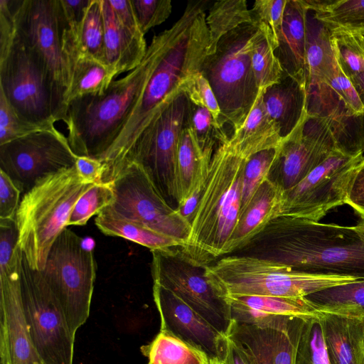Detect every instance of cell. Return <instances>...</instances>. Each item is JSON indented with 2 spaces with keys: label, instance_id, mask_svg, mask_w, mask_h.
<instances>
[{
  "label": "cell",
  "instance_id": "27",
  "mask_svg": "<svg viewBox=\"0 0 364 364\" xmlns=\"http://www.w3.org/2000/svg\"><path fill=\"white\" fill-rule=\"evenodd\" d=\"M306 61L309 87L327 82L334 75L337 60L331 31L308 10L306 16Z\"/></svg>",
  "mask_w": 364,
  "mask_h": 364
},
{
  "label": "cell",
  "instance_id": "15",
  "mask_svg": "<svg viewBox=\"0 0 364 364\" xmlns=\"http://www.w3.org/2000/svg\"><path fill=\"white\" fill-rule=\"evenodd\" d=\"M153 282L169 289L226 335L232 318L230 307L208 282L205 267L182 257L175 248L151 250Z\"/></svg>",
  "mask_w": 364,
  "mask_h": 364
},
{
  "label": "cell",
  "instance_id": "18",
  "mask_svg": "<svg viewBox=\"0 0 364 364\" xmlns=\"http://www.w3.org/2000/svg\"><path fill=\"white\" fill-rule=\"evenodd\" d=\"M306 318L282 316L259 325L232 320L227 335L240 346L251 364H296Z\"/></svg>",
  "mask_w": 364,
  "mask_h": 364
},
{
  "label": "cell",
  "instance_id": "35",
  "mask_svg": "<svg viewBox=\"0 0 364 364\" xmlns=\"http://www.w3.org/2000/svg\"><path fill=\"white\" fill-rule=\"evenodd\" d=\"M330 31L337 63L345 75L350 78L363 72L364 34L341 28Z\"/></svg>",
  "mask_w": 364,
  "mask_h": 364
},
{
  "label": "cell",
  "instance_id": "13",
  "mask_svg": "<svg viewBox=\"0 0 364 364\" xmlns=\"http://www.w3.org/2000/svg\"><path fill=\"white\" fill-rule=\"evenodd\" d=\"M363 153L335 150L293 188L284 192L281 215L316 222L331 209L346 204L350 183ZM280 215V216H281Z\"/></svg>",
  "mask_w": 364,
  "mask_h": 364
},
{
  "label": "cell",
  "instance_id": "23",
  "mask_svg": "<svg viewBox=\"0 0 364 364\" xmlns=\"http://www.w3.org/2000/svg\"><path fill=\"white\" fill-rule=\"evenodd\" d=\"M212 156L202 150L190 124L182 130L176 161V205L178 210L187 203L196 206L207 177Z\"/></svg>",
  "mask_w": 364,
  "mask_h": 364
},
{
  "label": "cell",
  "instance_id": "51",
  "mask_svg": "<svg viewBox=\"0 0 364 364\" xmlns=\"http://www.w3.org/2000/svg\"><path fill=\"white\" fill-rule=\"evenodd\" d=\"M109 2L122 24L134 33L143 34L131 0H109Z\"/></svg>",
  "mask_w": 364,
  "mask_h": 364
},
{
  "label": "cell",
  "instance_id": "9",
  "mask_svg": "<svg viewBox=\"0 0 364 364\" xmlns=\"http://www.w3.org/2000/svg\"><path fill=\"white\" fill-rule=\"evenodd\" d=\"M18 37L38 56L67 110L72 68L68 22L60 0H11Z\"/></svg>",
  "mask_w": 364,
  "mask_h": 364
},
{
  "label": "cell",
  "instance_id": "44",
  "mask_svg": "<svg viewBox=\"0 0 364 364\" xmlns=\"http://www.w3.org/2000/svg\"><path fill=\"white\" fill-rule=\"evenodd\" d=\"M141 33L164 22L172 10L170 0H131Z\"/></svg>",
  "mask_w": 364,
  "mask_h": 364
},
{
  "label": "cell",
  "instance_id": "17",
  "mask_svg": "<svg viewBox=\"0 0 364 364\" xmlns=\"http://www.w3.org/2000/svg\"><path fill=\"white\" fill-rule=\"evenodd\" d=\"M23 257L19 246L0 249L1 364H41L23 309L21 277Z\"/></svg>",
  "mask_w": 364,
  "mask_h": 364
},
{
  "label": "cell",
  "instance_id": "20",
  "mask_svg": "<svg viewBox=\"0 0 364 364\" xmlns=\"http://www.w3.org/2000/svg\"><path fill=\"white\" fill-rule=\"evenodd\" d=\"M225 300L232 320L245 324L259 325L282 316L319 317L322 314L306 297L243 295Z\"/></svg>",
  "mask_w": 364,
  "mask_h": 364
},
{
  "label": "cell",
  "instance_id": "49",
  "mask_svg": "<svg viewBox=\"0 0 364 364\" xmlns=\"http://www.w3.org/2000/svg\"><path fill=\"white\" fill-rule=\"evenodd\" d=\"M346 204L364 218V156L358 165L350 183Z\"/></svg>",
  "mask_w": 364,
  "mask_h": 364
},
{
  "label": "cell",
  "instance_id": "25",
  "mask_svg": "<svg viewBox=\"0 0 364 364\" xmlns=\"http://www.w3.org/2000/svg\"><path fill=\"white\" fill-rule=\"evenodd\" d=\"M323 336L331 364H364L363 318L322 312Z\"/></svg>",
  "mask_w": 364,
  "mask_h": 364
},
{
  "label": "cell",
  "instance_id": "55",
  "mask_svg": "<svg viewBox=\"0 0 364 364\" xmlns=\"http://www.w3.org/2000/svg\"><path fill=\"white\" fill-rule=\"evenodd\" d=\"M210 364H221V363L218 360H213Z\"/></svg>",
  "mask_w": 364,
  "mask_h": 364
},
{
  "label": "cell",
  "instance_id": "37",
  "mask_svg": "<svg viewBox=\"0 0 364 364\" xmlns=\"http://www.w3.org/2000/svg\"><path fill=\"white\" fill-rule=\"evenodd\" d=\"M314 14L330 30L341 28L364 34V0H333L323 12Z\"/></svg>",
  "mask_w": 364,
  "mask_h": 364
},
{
  "label": "cell",
  "instance_id": "41",
  "mask_svg": "<svg viewBox=\"0 0 364 364\" xmlns=\"http://www.w3.org/2000/svg\"><path fill=\"white\" fill-rule=\"evenodd\" d=\"M112 183L93 185L77 201L70 215L68 225L82 226L94 215L110 206L114 200Z\"/></svg>",
  "mask_w": 364,
  "mask_h": 364
},
{
  "label": "cell",
  "instance_id": "36",
  "mask_svg": "<svg viewBox=\"0 0 364 364\" xmlns=\"http://www.w3.org/2000/svg\"><path fill=\"white\" fill-rule=\"evenodd\" d=\"M78 43L80 53L106 63L101 0H90L80 28Z\"/></svg>",
  "mask_w": 364,
  "mask_h": 364
},
{
  "label": "cell",
  "instance_id": "8",
  "mask_svg": "<svg viewBox=\"0 0 364 364\" xmlns=\"http://www.w3.org/2000/svg\"><path fill=\"white\" fill-rule=\"evenodd\" d=\"M97 264L92 250L70 229L52 245L41 271L58 298L73 336L90 315Z\"/></svg>",
  "mask_w": 364,
  "mask_h": 364
},
{
  "label": "cell",
  "instance_id": "5",
  "mask_svg": "<svg viewBox=\"0 0 364 364\" xmlns=\"http://www.w3.org/2000/svg\"><path fill=\"white\" fill-rule=\"evenodd\" d=\"M205 275L224 299L243 295L306 297L360 279L301 272L272 260L237 254L222 257L205 267Z\"/></svg>",
  "mask_w": 364,
  "mask_h": 364
},
{
  "label": "cell",
  "instance_id": "43",
  "mask_svg": "<svg viewBox=\"0 0 364 364\" xmlns=\"http://www.w3.org/2000/svg\"><path fill=\"white\" fill-rule=\"evenodd\" d=\"M32 123L21 117L0 91V144L39 131L55 129Z\"/></svg>",
  "mask_w": 364,
  "mask_h": 364
},
{
  "label": "cell",
  "instance_id": "48",
  "mask_svg": "<svg viewBox=\"0 0 364 364\" xmlns=\"http://www.w3.org/2000/svg\"><path fill=\"white\" fill-rule=\"evenodd\" d=\"M16 36L11 0H0V59L10 49Z\"/></svg>",
  "mask_w": 364,
  "mask_h": 364
},
{
  "label": "cell",
  "instance_id": "26",
  "mask_svg": "<svg viewBox=\"0 0 364 364\" xmlns=\"http://www.w3.org/2000/svg\"><path fill=\"white\" fill-rule=\"evenodd\" d=\"M262 102L284 139L296 127L306 110V90L284 74L279 82L263 91Z\"/></svg>",
  "mask_w": 364,
  "mask_h": 364
},
{
  "label": "cell",
  "instance_id": "47",
  "mask_svg": "<svg viewBox=\"0 0 364 364\" xmlns=\"http://www.w3.org/2000/svg\"><path fill=\"white\" fill-rule=\"evenodd\" d=\"M21 193L10 177L0 170V220H15Z\"/></svg>",
  "mask_w": 364,
  "mask_h": 364
},
{
  "label": "cell",
  "instance_id": "28",
  "mask_svg": "<svg viewBox=\"0 0 364 364\" xmlns=\"http://www.w3.org/2000/svg\"><path fill=\"white\" fill-rule=\"evenodd\" d=\"M262 92L259 93L242 127L229 139L231 146L249 157L263 150L277 148L283 140L267 113Z\"/></svg>",
  "mask_w": 364,
  "mask_h": 364
},
{
  "label": "cell",
  "instance_id": "57",
  "mask_svg": "<svg viewBox=\"0 0 364 364\" xmlns=\"http://www.w3.org/2000/svg\"><path fill=\"white\" fill-rule=\"evenodd\" d=\"M363 318V323H364V317Z\"/></svg>",
  "mask_w": 364,
  "mask_h": 364
},
{
  "label": "cell",
  "instance_id": "4",
  "mask_svg": "<svg viewBox=\"0 0 364 364\" xmlns=\"http://www.w3.org/2000/svg\"><path fill=\"white\" fill-rule=\"evenodd\" d=\"M93 185L84 182L74 166L44 176L23 193L15 220L18 246L31 268L44 269L75 205Z\"/></svg>",
  "mask_w": 364,
  "mask_h": 364
},
{
  "label": "cell",
  "instance_id": "16",
  "mask_svg": "<svg viewBox=\"0 0 364 364\" xmlns=\"http://www.w3.org/2000/svg\"><path fill=\"white\" fill-rule=\"evenodd\" d=\"M77 156L56 128L0 144V170L26 193L41 178L75 166Z\"/></svg>",
  "mask_w": 364,
  "mask_h": 364
},
{
  "label": "cell",
  "instance_id": "46",
  "mask_svg": "<svg viewBox=\"0 0 364 364\" xmlns=\"http://www.w3.org/2000/svg\"><path fill=\"white\" fill-rule=\"evenodd\" d=\"M185 92L193 104L207 108L213 118L223 125L221 122L220 109L215 95L209 82L201 72L195 76Z\"/></svg>",
  "mask_w": 364,
  "mask_h": 364
},
{
  "label": "cell",
  "instance_id": "11",
  "mask_svg": "<svg viewBox=\"0 0 364 364\" xmlns=\"http://www.w3.org/2000/svg\"><path fill=\"white\" fill-rule=\"evenodd\" d=\"M21 292L30 334L41 364H73V336L60 304L41 271L23 255Z\"/></svg>",
  "mask_w": 364,
  "mask_h": 364
},
{
  "label": "cell",
  "instance_id": "10",
  "mask_svg": "<svg viewBox=\"0 0 364 364\" xmlns=\"http://www.w3.org/2000/svg\"><path fill=\"white\" fill-rule=\"evenodd\" d=\"M191 107L187 94L181 92L140 135L123 165L139 164L171 206L177 201L178 144L189 124Z\"/></svg>",
  "mask_w": 364,
  "mask_h": 364
},
{
  "label": "cell",
  "instance_id": "2",
  "mask_svg": "<svg viewBox=\"0 0 364 364\" xmlns=\"http://www.w3.org/2000/svg\"><path fill=\"white\" fill-rule=\"evenodd\" d=\"M235 254L305 273L364 279V240L354 226L281 215Z\"/></svg>",
  "mask_w": 364,
  "mask_h": 364
},
{
  "label": "cell",
  "instance_id": "42",
  "mask_svg": "<svg viewBox=\"0 0 364 364\" xmlns=\"http://www.w3.org/2000/svg\"><path fill=\"white\" fill-rule=\"evenodd\" d=\"M287 0H257L250 9L252 23L269 38L274 49L278 47Z\"/></svg>",
  "mask_w": 364,
  "mask_h": 364
},
{
  "label": "cell",
  "instance_id": "34",
  "mask_svg": "<svg viewBox=\"0 0 364 364\" xmlns=\"http://www.w3.org/2000/svg\"><path fill=\"white\" fill-rule=\"evenodd\" d=\"M251 60L259 92L279 82L284 76L269 38L259 28L253 39Z\"/></svg>",
  "mask_w": 364,
  "mask_h": 364
},
{
  "label": "cell",
  "instance_id": "14",
  "mask_svg": "<svg viewBox=\"0 0 364 364\" xmlns=\"http://www.w3.org/2000/svg\"><path fill=\"white\" fill-rule=\"evenodd\" d=\"M338 149H341L340 144L333 122L306 109L296 127L277 148L268 178L286 191Z\"/></svg>",
  "mask_w": 364,
  "mask_h": 364
},
{
  "label": "cell",
  "instance_id": "33",
  "mask_svg": "<svg viewBox=\"0 0 364 364\" xmlns=\"http://www.w3.org/2000/svg\"><path fill=\"white\" fill-rule=\"evenodd\" d=\"M245 23H252L250 10L245 0H221L214 2L206 16L209 31L208 55L214 53L221 38Z\"/></svg>",
  "mask_w": 364,
  "mask_h": 364
},
{
  "label": "cell",
  "instance_id": "40",
  "mask_svg": "<svg viewBox=\"0 0 364 364\" xmlns=\"http://www.w3.org/2000/svg\"><path fill=\"white\" fill-rule=\"evenodd\" d=\"M277 148L259 151L248 159L243 173L239 217L246 209L261 184L268 178Z\"/></svg>",
  "mask_w": 364,
  "mask_h": 364
},
{
  "label": "cell",
  "instance_id": "56",
  "mask_svg": "<svg viewBox=\"0 0 364 364\" xmlns=\"http://www.w3.org/2000/svg\"><path fill=\"white\" fill-rule=\"evenodd\" d=\"M363 118H364V112H363Z\"/></svg>",
  "mask_w": 364,
  "mask_h": 364
},
{
  "label": "cell",
  "instance_id": "52",
  "mask_svg": "<svg viewBox=\"0 0 364 364\" xmlns=\"http://www.w3.org/2000/svg\"><path fill=\"white\" fill-rule=\"evenodd\" d=\"M219 361L221 364H251L240 346L227 334L223 339Z\"/></svg>",
  "mask_w": 364,
  "mask_h": 364
},
{
  "label": "cell",
  "instance_id": "7",
  "mask_svg": "<svg viewBox=\"0 0 364 364\" xmlns=\"http://www.w3.org/2000/svg\"><path fill=\"white\" fill-rule=\"evenodd\" d=\"M0 91L23 119L54 126L65 121L66 110L38 56L18 37L0 59Z\"/></svg>",
  "mask_w": 364,
  "mask_h": 364
},
{
  "label": "cell",
  "instance_id": "6",
  "mask_svg": "<svg viewBox=\"0 0 364 364\" xmlns=\"http://www.w3.org/2000/svg\"><path fill=\"white\" fill-rule=\"evenodd\" d=\"M258 30L252 23H245L228 33L214 53L206 56L200 71L215 95L222 123L232 134L242 127L261 92L251 60Z\"/></svg>",
  "mask_w": 364,
  "mask_h": 364
},
{
  "label": "cell",
  "instance_id": "31",
  "mask_svg": "<svg viewBox=\"0 0 364 364\" xmlns=\"http://www.w3.org/2000/svg\"><path fill=\"white\" fill-rule=\"evenodd\" d=\"M115 78L114 71L109 65L80 53L71 73L67 106L75 98L102 94Z\"/></svg>",
  "mask_w": 364,
  "mask_h": 364
},
{
  "label": "cell",
  "instance_id": "30",
  "mask_svg": "<svg viewBox=\"0 0 364 364\" xmlns=\"http://www.w3.org/2000/svg\"><path fill=\"white\" fill-rule=\"evenodd\" d=\"M141 351L148 364H210L214 360L200 348L163 331L142 346Z\"/></svg>",
  "mask_w": 364,
  "mask_h": 364
},
{
  "label": "cell",
  "instance_id": "19",
  "mask_svg": "<svg viewBox=\"0 0 364 364\" xmlns=\"http://www.w3.org/2000/svg\"><path fill=\"white\" fill-rule=\"evenodd\" d=\"M153 298L160 316V331L175 336L219 360L225 335L173 291L155 282Z\"/></svg>",
  "mask_w": 364,
  "mask_h": 364
},
{
  "label": "cell",
  "instance_id": "50",
  "mask_svg": "<svg viewBox=\"0 0 364 364\" xmlns=\"http://www.w3.org/2000/svg\"><path fill=\"white\" fill-rule=\"evenodd\" d=\"M75 167L84 182L102 183L103 164L100 160L88 156H77Z\"/></svg>",
  "mask_w": 364,
  "mask_h": 364
},
{
  "label": "cell",
  "instance_id": "22",
  "mask_svg": "<svg viewBox=\"0 0 364 364\" xmlns=\"http://www.w3.org/2000/svg\"><path fill=\"white\" fill-rule=\"evenodd\" d=\"M284 192L272 181L266 178L240 215L225 255L242 249L273 219L281 215Z\"/></svg>",
  "mask_w": 364,
  "mask_h": 364
},
{
  "label": "cell",
  "instance_id": "45",
  "mask_svg": "<svg viewBox=\"0 0 364 364\" xmlns=\"http://www.w3.org/2000/svg\"><path fill=\"white\" fill-rule=\"evenodd\" d=\"M326 84L343 103L349 117H363L364 103L352 82L343 72L338 63L333 76Z\"/></svg>",
  "mask_w": 364,
  "mask_h": 364
},
{
  "label": "cell",
  "instance_id": "39",
  "mask_svg": "<svg viewBox=\"0 0 364 364\" xmlns=\"http://www.w3.org/2000/svg\"><path fill=\"white\" fill-rule=\"evenodd\" d=\"M319 317L306 319L297 348L296 364H331Z\"/></svg>",
  "mask_w": 364,
  "mask_h": 364
},
{
  "label": "cell",
  "instance_id": "12",
  "mask_svg": "<svg viewBox=\"0 0 364 364\" xmlns=\"http://www.w3.org/2000/svg\"><path fill=\"white\" fill-rule=\"evenodd\" d=\"M111 183L115 198L107 208L177 240L182 245L185 243L191 231L190 222L166 201L139 164L127 162Z\"/></svg>",
  "mask_w": 364,
  "mask_h": 364
},
{
  "label": "cell",
  "instance_id": "29",
  "mask_svg": "<svg viewBox=\"0 0 364 364\" xmlns=\"http://www.w3.org/2000/svg\"><path fill=\"white\" fill-rule=\"evenodd\" d=\"M95 223L106 235L127 239L150 250L177 248L182 245L177 240L141 223L124 218L109 208H106L97 215Z\"/></svg>",
  "mask_w": 364,
  "mask_h": 364
},
{
  "label": "cell",
  "instance_id": "54",
  "mask_svg": "<svg viewBox=\"0 0 364 364\" xmlns=\"http://www.w3.org/2000/svg\"><path fill=\"white\" fill-rule=\"evenodd\" d=\"M354 228L360 237L364 240V218H362V220L355 226H354Z\"/></svg>",
  "mask_w": 364,
  "mask_h": 364
},
{
  "label": "cell",
  "instance_id": "24",
  "mask_svg": "<svg viewBox=\"0 0 364 364\" xmlns=\"http://www.w3.org/2000/svg\"><path fill=\"white\" fill-rule=\"evenodd\" d=\"M101 4L105 26V61L117 77L140 64L148 46L144 35L134 33L122 24L109 0H101Z\"/></svg>",
  "mask_w": 364,
  "mask_h": 364
},
{
  "label": "cell",
  "instance_id": "32",
  "mask_svg": "<svg viewBox=\"0 0 364 364\" xmlns=\"http://www.w3.org/2000/svg\"><path fill=\"white\" fill-rule=\"evenodd\" d=\"M306 298L321 312L364 317V279L322 289Z\"/></svg>",
  "mask_w": 364,
  "mask_h": 364
},
{
  "label": "cell",
  "instance_id": "21",
  "mask_svg": "<svg viewBox=\"0 0 364 364\" xmlns=\"http://www.w3.org/2000/svg\"><path fill=\"white\" fill-rule=\"evenodd\" d=\"M307 11L301 0H287L278 47L274 50L284 74L296 80L306 90Z\"/></svg>",
  "mask_w": 364,
  "mask_h": 364
},
{
  "label": "cell",
  "instance_id": "38",
  "mask_svg": "<svg viewBox=\"0 0 364 364\" xmlns=\"http://www.w3.org/2000/svg\"><path fill=\"white\" fill-rule=\"evenodd\" d=\"M191 103L190 127L202 150L213 154L215 149L231 135L207 108Z\"/></svg>",
  "mask_w": 364,
  "mask_h": 364
},
{
  "label": "cell",
  "instance_id": "53",
  "mask_svg": "<svg viewBox=\"0 0 364 364\" xmlns=\"http://www.w3.org/2000/svg\"><path fill=\"white\" fill-rule=\"evenodd\" d=\"M364 103V71L349 78Z\"/></svg>",
  "mask_w": 364,
  "mask_h": 364
},
{
  "label": "cell",
  "instance_id": "3",
  "mask_svg": "<svg viewBox=\"0 0 364 364\" xmlns=\"http://www.w3.org/2000/svg\"><path fill=\"white\" fill-rule=\"evenodd\" d=\"M176 21L153 37L140 64L101 95H85L68 102L63 122L68 143L77 156L100 160L117 139L140 100L154 70L178 31Z\"/></svg>",
  "mask_w": 364,
  "mask_h": 364
},
{
  "label": "cell",
  "instance_id": "1",
  "mask_svg": "<svg viewBox=\"0 0 364 364\" xmlns=\"http://www.w3.org/2000/svg\"><path fill=\"white\" fill-rule=\"evenodd\" d=\"M207 0L189 1L177 20L178 31L168 50L154 70L140 100L117 139L100 160L103 176L114 178L121 171L133 146L154 121L201 71L208 55L209 31Z\"/></svg>",
  "mask_w": 364,
  "mask_h": 364
}]
</instances>
